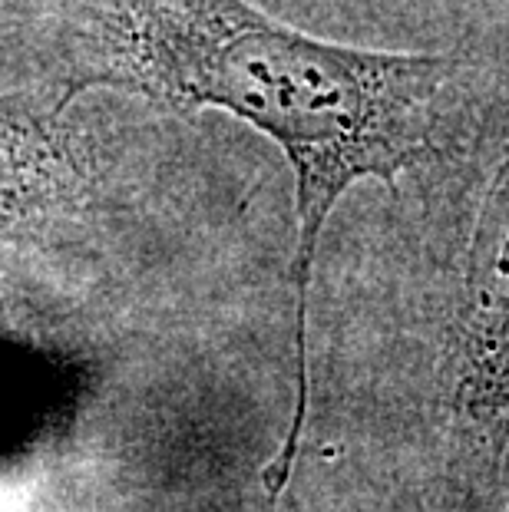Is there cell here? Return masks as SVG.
Here are the masks:
<instances>
[{
	"mask_svg": "<svg viewBox=\"0 0 509 512\" xmlns=\"http://www.w3.org/2000/svg\"><path fill=\"white\" fill-rule=\"evenodd\" d=\"M457 403L476 423L509 420V139L486 179L467 245Z\"/></svg>",
	"mask_w": 509,
	"mask_h": 512,
	"instance_id": "cell-3",
	"label": "cell"
},
{
	"mask_svg": "<svg viewBox=\"0 0 509 512\" xmlns=\"http://www.w3.org/2000/svg\"><path fill=\"white\" fill-rule=\"evenodd\" d=\"M80 93L70 80L0 93V242L103 209L106 156L73 119Z\"/></svg>",
	"mask_w": 509,
	"mask_h": 512,
	"instance_id": "cell-2",
	"label": "cell"
},
{
	"mask_svg": "<svg viewBox=\"0 0 509 512\" xmlns=\"http://www.w3.org/2000/svg\"><path fill=\"white\" fill-rule=\"evenodd\" d=\"M80 90L113 86L182 116L222 110L268 136L295 172V417L265 470L268 506L288 483L308 410V285L321 232L361 179L397 176L440 152L460 60L381 53L281 24L245 0H83Z\"/></svg>",
	"mask_w": 509,
	"mask_h": 512,
	"instance_id": "cell-1",
	"label": "cell"
}]
</instances>
